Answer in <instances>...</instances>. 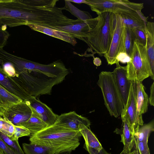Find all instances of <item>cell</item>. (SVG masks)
Returning a JSON list of instances; mask_svg holds the SVG:
<instances>
[{"label": "cell", "mask_w": 154, "mask_h": 154, "mask_svg": "<svg viewBox=\"0 0 154 154\" xmlns=\"http://www.w3.org/2000/svg\"><path fill=\"white\" fill-rule=\"evenodd\" d=\"M69 71L60 60L43 64L28 60L26 69L16 72L13 79L29 97L50 94L54 86L65 79Z\"/></svg>", "instance_id": "obj_1"}, {"label": "cell", "mask_w": 154, "mask_h": 154, "mask_svg": "<svg viewBox=\"0 0 154 154\" xmlns=\"http://www.w3.org/2000/svg\"><path fill=\"white\" fill-rule=\"evenodd\" d=\"M82 135L73 130L56 124L48 126L30 136V143L48 148L52 154L75 150L79 145Z\"/></svg>", "instance_id": "obj_2"}, {"label": "cell", "mask_w": 154, "mask_h": 154, "mask_svg": "<svg viewBox=\"0 0 154 154\" xmlns=\"http://www.w3.org/2000/svg\"><path fill=\"white\" fill-rule=\"evenodd\" d=\"M40 10L36 0H0V23L10 27L37 25Z\"/></svg>", "instance_id": "obj_3"}, {"label": "cell", "mask_w": 154, "mask_h": 154, "mask_svg": "<svg viewBox=\"0 0 154 154\" xmlns=\"http://www.w3.org/2000/svg\"><path fill=\"white\" fill-rule=\"evenodd\" d=\"M95 26L81 40L85 42L94 53L103 56L108 51L116 24V14L104 12L98 15Z\"/></svg>", "instance_id": "obj_4"}, {"label": "cell", "mask_w": 154, "mask_h": 154, "mask_svg": "<svg viewBox=\"0 0 154 154\" xmlns=\"http://www.w3.org/2000/svg\"><path fill=\"white\" fill-rule=\"evenodd\" d=\"M131 60L127 63V78L132 82H142L149 76L154 80L146 47L134 42Z\"/></svg>", "instance_id": "obj_5"}, {"label": "cell", "mask_w": 154, "mask_h": 154, "mask_svg": "<svg viewBox=\"0 0 154 154\" xmlns=\"http://www.w3.org/2000/svg\"><path fill=\"white\" fill-rule=\"evenodd\" d=\"M97 84L101 89L105 105L110 115L118 117L121 115L123 105L112 72H101Z\"/></svg>", "instance_id": "obj_6"}, {"label": "cell", "mask_w": 154, "mask_h": 154, "mask_svg": "<svg viewBox=\"0 0 154 154\" xmlns=\"http://www.w3.org/2000/svg\"><path fill=\"white\" fill-rule=\"evenodd\" d=\"M79 2L88 5L98 15L104 12L128 15L141 12L144 8L143 3L127 0H80Z\"/></svg>", "instance_id": "obj_7"}, {"label": "cell", "mask_w": 154, "mask_h": 154, "mask_svg": "<svg viewBox=\"0 0 154 154\" xmlns=\"http://www.w3.org/2000/svg\"><path fill=\"white\" fill-rule=\"evenodd\" d=\"M116 14V24L109 48L103 56L109 65L117 64V58L121 52L124 24L119 14Z\"/></svg>", "instance_id": "obj_8"}, {"label": "cell", "mask_w": 154, "mask_h": 154, "mask_svg": "<svg viewBox=\"0 0 154 154\" xmlns=\"http://www.w3.org/2000/svg\"><path fill=\"white\" fill-rule=\"evenodd\" d=\"M32 110L25 101L13 105L5 110L2 116L15 126H21L31 117Z\"/></svg>", "instance_id": "obj_9"}, {"label": "cell", "mask_w": 154, "mask_h": 154, "mask_svg": "<svg viewBox=\"0 0 154 154\" xmlns=\"http://www.w3.org/2000/svg\"><path fill=\"white\" fill-rule=\"evenodd\" d=\"M98 17L85 20H74L72 24L60 28L58 30L67 33L74 38L80 40L96 26Z\"/></svg>", "instance_id": "obj_10"}, {"label": "cell", "mask_w": 154, "mask_h": 154, "mask_svg": "<svg viewBox=\"0 0 154 154\" xmlns=\"http://www.w3.org/2000/svg\"><path fill=\"white\" fill-rule=\"evenodd\" d=\"M25 101L32 112L46 124L48 126L55 123L58 115L54 113L45 104L32 96L29 97Z\"/></svg>", "instance_id": "obj_11"}, {"label": "cell", "mask_w": 154, "mask_h": 154, "mask_svg": "<svg viewBox=\"0 0 154 154\" xmlns=\"http://www.w3.org/2000/svg\"><path fill=\"white\" fill-rule=\"evenodd\" d=\"M116 65V68L112 72L124 107L127 103L131 82L127 78L126 66H121L119 63Z\"/></svg>", "instance_id": "obj_12"}, {"label": "cell", "mask_w": 154, "mask_h": 154, "mask_svg": "<svg viewBox=\"0 0 154 154\" xmlns=\"http://www.w3.org/2000/svg\"><path fill=\"white\" fill-rule=\"evenodd\" d=\"M135 90L136 103V125L139 130L143 125L142 115L147 111L149 104L148 96L145 91L142 82H133Z\"/></svg>", "instance_id": "obj_13"}, {"label": "cell", "mask_w": 154, "mask_h": 154, "mask_svg": "<svg viewBox=\"0 0 154 154\" xmlns=\"http://www.w3.org/2000/svg\"><path fill=\"white\" fill-rule=\"evenodd\" d=\"M73 130H79L78 125L83 124L89 128L91 123L86 118L77 114L75 111L70 112L58 116L54 123Z\"/></svg>", "instance_id": "obj_14"}, {"label": "cell", "mask_w": 154, "mask_h": 154, "mask_svg": "<svg viewBox=\"0 0 154 154\" xmlns=\"http://www.w3.org/2000/svg\"><path fill=\"white\" fill-rule=\"evenodd\" d=\"M136 113L135 90L134 83L131 82L127 103L123 107L121 116L122 119H125L131 125L135 134L138 130L136 125Z\"/></svg>", "instance_id": "obj_15"}, {"label": "cell", "mask_w": 154, "mask_h": 154, "mask_svg": "<svg viewBox=\"0 0 154 154\" xmlns=\"http://www.w3.org/2000/svg\"><path fill=\"white\" fill-rule=\"evenodd\" d=\"M0 85L7 90L26 101L30 97L25 91L0 66Z\"/></svg>", "instance_id": "obj_16"}, {"label": "cell", "mask_w": 154, "mask_h": 154, "mask_svg": "<svg viewBox=\"0 0 154 154\" xmlns=\"http://www.w3.org/2000/svg\"><path fill=\"white\" fill-rule=\"evenodd\" d=\"M121 140L124 145L123 150L120 154H129L134 143L135 133L131 125L125 119H122Z\"/></svg>", "instance_id": "obj_17"}, {"label": "cell", "mask_w": 154, "mask_h": 154, "mask_svg": "<svg viewBox=\"0 0 154 154\" xmlns=\"http://www.w3.org/2000/svg\"><path fill=\"white\" fill-rule=\"evenodd\" d=\"M28 26L33 30L61 40L71 44L73 46H75L77 43L75 38L67 33L37 25H30Z\"/></svg>", "instance_id": "obj_18"}, {"label": "cell", "mask_w": 154, "mask_h": 154, "mask_svg": "<svg viewBox=\"0 0 154 154\" xmlns=\"http://www.w3.org/2000/svg\"><path fill=\"white\" fill-rule=\"evenodd\" d=\"M146 48L152 72L154 74V23L147 22L146 26Z\"/></svg>", "instance_id": "obj_19"}, {"label": "cell", "mask_w": 154, "mask_h": 154, "mask_svg": "<svg viewBox=\"0 0 154 154\" xmlns=\"http://www.w3.org/2000/svg\"><path fill=\"white\" fill-rule=\"evenodd\" d=\"M119 15L127 26L132 29L146 27L148 17H145L142 11L128 15Z\"/></svg>", "instance_id": "obj_20"}, {"label": "cell", "mask_w": 154, "mask_h": 154, "mask_svg": "<svg viewBox=\"0 0 154 154\" xmlns=\"http://www.w3.org/2000/svg\"><path fill=\"white\" fill-rule=\"evenodd\" d=\"M78 128L85 140L84 145L98 151L103 148L97 138L88 128L81 124L79 125Z\"/></svg>", "instance_id": "obj_21"}, {"label": "cell", "mask_w": 154, "mask_h": 154, "mask_svg": "<svg viewBox=\"0 0 154 154\" xmlns=\"http://www.w3.org/2000/svg\"><path fill=\"white\" fill-rule=\"evenodd\" d=\"M135 41V36L132 29L124 25L121 52L125 53L130 57Z\"/></svg>", "instance_id": "obj_22"}, {"label": "cell", "mask_w": 154, "mask_h": 154, "mask_svg": "<svg viewBox=\"0 0 154 154\" xmlns=\"http://www.w3.org/2000/svg\"><path fill=\"white\" fill-rule=\"evenodd\" d=\"M23 101L0 85V107L5 110Z\"/></svg>", "instance_id": "obj_23"}, {"label": "cell", "mask_w": 154, "mask_h": 154, "mask_svg": "<svg viewBox=\"0 0 154 154\" xmlns=\"http://www.w3.org/2000/svg\"><path fill=\"white\" fill-rule=\"evenodd\" d=\"M21 126L27 128L30 131L31 135L48 127L46 124L33 112L30 118L27 121L22 124Z\"/></svg>", "instance_id": "obj_24"}, {"label": "cell", "mask_w": 154, "mask_h": 154, "mask_svg": "<svg viewBox=\"0 0 154 154\" xmlns=\"http://www.w3.org/2000/svg\"><path fill=\"white\" fill-rule=\"evenodd\" d=\"M154 131V122L153 120L140 127L135 136L139 141L148 142L150 133Z\"/></svg>", "instance_id": "obj_25"}, {"label": "cell", "mask_w": 154, "mask_h": 154, "mask_svg": "<svg viewBox=\"0 0 154 154\" xmlns=\"http://www.w3.org/2000/svg\"><path fill=\"white\" fill-rule=\"evenodd\" d=\"M22 146L25 154H52L48 148L39 145L23 143Z\"/></svg>", "instance_id": "obj_26"}, {"label": "cell", "mask_w": 154, "mask_h": 154, "mask_svg": "<svg viewBox=\"0 0 154 154\" xmlns=\"http://www.w3.org/2000/svg\"><path fill=\"white\" fill-rule=\"evenodd\" d=\"M0 138L17 154H25L21 148L18 140H14L0 131Z\"/></svg>", "instance_id": "obj_27"}, {"label": "cell", "mask_w": 154, "mask_h": 154, "mask_svg": "<svg viewBox=\"0 0 154 154\" xmlns=\"http://www.w3.org/2000/svg\"><path fill=\"white\" fill-rule=\"evenodd\" d=\"M14 125L3 117L0 118V131L9 137L13 135Z\"/></svg>", "instance_id": "obj_28"}, {"label": "cell", "mask_w": 154, "mask_h": 154, "mask_svg": "<svg viewBox=\"0 0 154 154\" xmlns=\"http://www.w3.org/2000/svg\"><path fill=\"white\" fill-rule=\"evenodd\" d=\"M132 29L135 36V42L146 47V27L136 28Z\"/></svg>", "instance_id": "obj_29"}, {"label": "cell", "mask_w": 154, "mask_h": 154, "mask_svg": "<svg viewBox=\"0 0 154 154\" xmlns=\"http://www.w3.org/2000/svg\"><path fill=\"white\" fill-rule=\"evenodd\" d=\"M31 133L29 131L22 126L14 125V130L12 136L9 137L14 140H18L19 137L23 136H30Z\"/></svg>", "instance_id": "obj_30"}, {"label": "cell", "mask_w": 154, "mask_h": 154, "mask_svg": "<svg viewBox=\"0 0 154 154\" xmlns=\"http://www.w3.org/2000/svg\"><path fill=\"white\" fill-rule=\"evenodd\" d=\"M7 26L0 23V49L6 45L10 34L6 30Z\"/></svg>", "instance_id": "obj_31"}, {"label": "cell", "mask_w": 154, "mask_h": 154, "mask_svg": "<svg viewBox=\"0 0 154 154\" xmlns=\"http://www.w3.org/2000/svg\"><path fill=\"white\" fill-rule=\"evenodd\" d=\"M133 147L137 148L141 154H150L148 142L139 141L135 136Z\"/></svg>", "instance_id": "obj_32"}, {"label": "cell", "mask_w": 154, "mask_h": 154, "mask_svg": "<svg viewBox=\"0 0 154 154\" xmlns=\"http://www.w3.org/2000/svg\"><path fill=\"white\" fill-rule=\"evenodd\" d=\"M2 68L5 72L10 76L13 77L16 73L15 69L13 66L8 62L3 63Z\"/></svg>", "instance_id": "obj_33"}, {"label": "cell", "mask_w": 154, "mask_h": 154, "mask_svg": "<svg viewBox=\"0 0 154 154\" xmlns=\"http://www.w3.org/2000/svg\"><path fill=\"white\" fill-rule=\"evenodd\" d=\"M0 154H17L0 138Z\"/></svg>", "instance_id": "obj_34"}, {"label": "cell", "mask_w": 154, "mask_h": 154, "mask_svg": "<svg viewBox=\"0 0 154 154\" xmlns=\"http://www.w3.org/2000/svg\"><path fill=\"white\" fill-rule=\"evenodd\" d=\"M117 60L119 63L120 62L124 63H127L130 61L131 58L125 53L121 52L118 56Z\"/></svg>", "instance_id": "obj_35"}, {"label": "cell", "mask_w": 154, "mask_h": 154, "mask_svg": "<svg viewBox=\"0 0 154 154\" xmlns=\"http://www.w3.org/2000/svg\"><path fill=\"white\" fill-rule=\"evenodd\" d=\"M84 148L88 152L89 154H110L103 148L100 150L98 151L89 146L84 145Z\"/></svg>", "instance_id": "obj_36"}, {"label": "cell", "mask_w": 154, "mask_h": 154, "mask_svg": "<svg viewBox=\"0 0 154 154\" xmlns=\"http://www.w3.org/2000/svg\"><path fill=\"white\" fill-rule=\"evenodd\" d=\"M149 103L151 106L154 105V82L151 85L150 88V94L148 97Z\"/></svg>", "instance_id": "obj_37"}, {"label": "cell", "mask_w": 154, "mask_h": 154, "mask_svg": "<svg viewBox=\"0 0 154 154\" xmlns=\"http://www.w3.org/2000/svg\"><path fill=\"white\" fill-rule=\"evenodd\" d=\"M93 63L94 64L97 66H99L101 64L100 59L97 57L94 58Z\"/></svg>", "instance_id": "obj_38"}, {"label": "cell", "mask_w": 154, "mask_h": 154, "mask_svg": "<svg viewBox=\"0 0 154 154\" xmlns=\"http://www.w3.org/2000/svg\"><path fill=\"white\" fill-rule=\"evenodd\" d=\"M5 109L3 108L0 107V115L3 116Z\"/></svg>", "instance_id": "obj_39"}, {"label": "cell", "mask_w": 154, "mask_h": 154, "mask_svg": "<svg viewBox=\"0 0 154 154\" xmlns=\"http://www.w3.org/2000/svg\"><path fill=\"white\" fill-rule=\"evenodd\" d=\"M71 152H66L60 153L57 154H71Z\"/></svg>", "instance_id": "obj_40"}, {"label": "cell", "mask_w": 154, "mask_h": 154, "mask_svg": "<svg viewBox=\"0 0 154 154\" xmlns=\"http://www.w3.org/2000/svg\"><path fill=\"white\" fill-rule=\"evenodd\" d=\"M129 154H137L136 151V150H134L132 152H131Z\"/></svg>", "instance_id": "obj_41"}, {"label": "cell", "mask_w": 154, "mask_h": 154, "mask_svg": "<svg viewBox=\"0 0 154 154\" xmlns=\"http://www.w3.org/2000/svg\"><path fill=\"white\" fill-rule=\"evenodd\" d=\"M3 63V62L0 59V64L2 65Z\"/></svg>", "instance_id": "obj_42"}, {"label": "cell", "mask_w": 154, "mask_h": 154, "mask_svg": "<svg viewBox=\"0 0 154 154\" xmlns=\"http://www.w3.org/2000/svg\"><path fill=\"white\" fill-rule=\"evenodd\" d=\"M1 117H2V116H1V115H0V118Z\"/></svg>", "instance_id": "obj_43"}]
</instances>
